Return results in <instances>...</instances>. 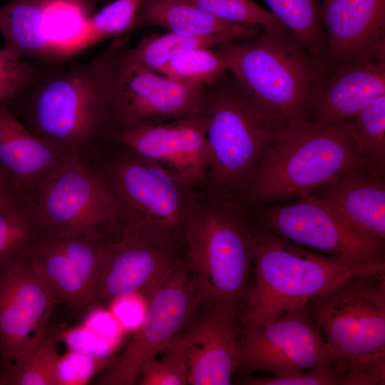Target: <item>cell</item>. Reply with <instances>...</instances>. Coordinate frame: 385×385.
<instances>
[{
	"instance_id": "1",
	"label": "cell",
	"mask_w": 385,
	"mask_h": 385,
	"mask_svg": "<svg viewBox=\"0 0 385 385\" xmlns=\"http://www.w3.org/2000/svg\"><path fill=\"white\" fill-rule=\"evenodd\" d=\"M239 199L195 201L185 220L183 262L201 304L240 317L249 297L255 225Z\"/></svg>"
},
{
	"instance_id": "2",
	"label": "cell",
	"mask_w": 385,
	"mask_h": 385,
	"mask_svg": "<svg viewBox=\"0 0 385 385\" xmlns=\"http://www.w3.org/2000/svg\"><path fill=\"white\" fill-rule=\"evenodd\" d=\"M202 111L211 155L206 182L215 199L239 198L249 175L289 125L230 71L204 86Z\"/></svg>"
},
{
	"instance_id": "3",
	"label": "cell",
	"mask_w": 385,
	"mask_h": 385,
	"mask_svg": "<svg viewBox=\"0 0 385 385\" xmlns=\"http://www.w3.org/2000/svg\"><path fill=\"white\" fill-rule=\"evenodd\" d=\"M362 163H366L348 119L322 126L302 120L289 124L284 136L265 153L239 199L245 205H262L298 198Z\"/></svg>"
},
{
	"instance_id": "4",
	"label": "cell",
	"mask_w": 385,
	"mask_h": 385,
	"mask_svg": "<svg viewBox=\"0 0 385 385\" xmlns=\"http://www.w3.org/2000/svg\"><path fill=\"white\" fill-rule=\"evenodd\" d=\"M252 286L240 319L267 324L304 309L312 299L349 275L360 273L341 260L282 239L255 224Z\"/></svg>"
},
{
	"instance_id": "5",
	"label": "cell",
	"mask_w": 385,
	"mask_h": 385,
	"mask_svg": "<svg viewBox=\"0 0 385 385\" xmlns=\"http://www.w3.org/2000/svg\"><path fill=\"white\" fill-rule=\"evenodd\" d=\"M215 48L241 85L288 125L307 119L319 73L306 47L286 27L262 28Z\"/></svg>"
},
{
	"instance_id": "6",
	"label": "cell",
	"mask_w": 385,
	"mask_h": 385,
	"mask_svg": "<svg viewBox=\"0 0 385 385\" xmlns=\"http://www.w3.org/2000/svg\"><path fill=\"white\" fill-rule=\"evenodd\" d=\"M127 153L104 175L118 211L114 238L175 247L195 202L188 192L190 188L156 164Z\"/></svg>"
},
{
	"instance_id": "7",
	"label": "cell",
	"mask_w": 385,
	"mask_h": 385,
	"mask_svg": "<svg viewBox=\"0 0 385 385\" xmlns=\"http://www.w3.org/2000/svg\"><path fill=\"white\" fill-rule=\"evenodd\" d=\"M123 44L117 40L91 61L114 131L176 120L201 108L204 86L140 66L129 58Z\"/></svg>"
},
{
	"instance_id": "8",
	"label": "cell",
	"mask_w": 385,
	"mask_h": 385,
	"mask_svg": "<svg viewBox=\"0 0 385 385\" xmlns=\"http://www.w3.org/2000/svg\"><path fill=\"white\" fill-rule=\"evenodd\" d=\"M304 309L343 377L352 364L385 356V270L351 274Z\"/></svg>"
},
{
	"instance_id": "9",
	"label": "cell",
	"mask_w": 385,
	"mask_h": 385,
	"mask_svg": "<svg viewBox=\"0 0 385 385\" xmlns=\"http://www.w3.org/2000/svg\"><path fill=\"white\" fill-rule=\"evenodd\" d=\"M24 96L27 128L62 154L81 153L113 132L91 61L38 73Z\"/></svg>"
},
{
	"instance_id": "10",
	"label": "cell",
	"mask_w": 385,
	"mask_h": 385,
	"mask_svg": "<svg viewBox=\"0 0 385 385\" xmlns=\"http://www.w3.org/2000/svg\"><path fill=\"white\" fill-rule=\"evenodd\" d=\"M42 229L61 236L114 238L118 211L104 175L81 153L63 154L24 200Z\"/></svg>"
},
{
	"instance_id": "11",
	"label": "cell",
	"mask_w": 385,
	"mask_h": 385,
	"mask_svg": "<svg viewBox=\"0 0 385 385\" xmlns=\"http://www.w3.org/2000/svg\"><path fill=\"white\" fill-rule=\"evenodd\" d=\"M262 210L257 223L285 240L337 257L358 272L385 270V241L363 234L317 196Z\"/></svg>"
},
{
	"instance_id": "12",
	"label": "cell",
	"mask_w": 385,
	"mask_h": 385,
	"mask_svg": "<svg viewBox=\"0 0 385 385\" xmlns=\"http://www.w3.org/2000/svg\"><path fill=\"white\" fill-rule=\"evenodd\" d=\"M201 301L184 262L148 302L145 317L124 350L107 365L98 382L131 385L142 364L161 353L187 328Z\"/></svg>"
},
{
	"instance_id": "13",
	"label": "cell",
	"mask_w": 385,
	"mask_h": 385,
	"mask_svg": "<svg viewBox=\"0 0 385 385\" xmlns=\"http://www.w3.org/2000/svg\"><path fill=\"white\" fill-rule=\"evenodd\" d=\"M242 332L238 369L242 372L283 376L334 363L304 309L287 312L270 324L242 326Z\"/></svg>"
},
{
	"instance_id": "14",
	"label": "cell",
	"mask_w": 385,
	"mask_h": 385,
	"mask_svg": "<svg viewBox=\"0 0 385 385\" xmlns=\"http://www.w3.org/2000/svg\"><path fill=\"white\" fill-rule=\"evenodd\" d=\"M110 138L190 188L206 182L211 155L202 106L176 120L114 131Z\"/></svg>"
},
{
	"instance_id": "15",
	"label": "cell",
	"mask_w": 385,
	"mask_h": 385,
	"mask_svg": "<svg viewBox=\"0 0 385 385\" xmlns=\"http://www.w3.org/2000/svg\"><path fill=\"white\" fill-rule=\"evenodd\" d=\"M183 264L175 247L124 239H108L95 274L87 308L133 294L149 302Z\"/></svg>"
},
{
	"instance_id": "16",
	"label": "cell",
	"mask_w": 385,
	"mask_h": 385,
	"mask_svg": "<svg viewBox=\"0 0 385 385\" xmlns=\"http://www.w3.org/2000/svg\"><path fill=\"white\" fill-rule=\"evenodd\" d=\"M321 14L325 41L315 61L319 76L344 63L385 62V0H327Z\"/></svg>"
},
{
	"instance_id": "17",
	"label": "cell",
	"mask_w": 385,
	"mask_h": 385,
	"mask_svg": "<svg viewBox=\"0 0 385 385\" xmlns=\"http://www.w3.org/2000/svg\"><path fill=\"white\" fill-rule=\"evenodd\" d=\"M54 304L26 256L0 272V350L6 367L41 337Z\"/></svg>"
},
{
	"instance_id": "18",
	"label": "cell",
	"mask_w": 385,
	"mask_h": 385,
	"mask_svg": "<svg viewBox=\"0 0 385 385\" xmlns=\"http://www.w3.org/2000/svg\"><path fill=\"white\" fill-rule=\"evenodd\" d=\"M87 236H61L43 230L26 255L56 303L75 312L87 308L91 285L106 241Z\"/></svg>"
},
{
	"instance_id": "19",
	"label": "cell",
	"mask_w": 385,
	"mask_h": 385,
	"mask_svg": "<svg viewBox=\"0 0 385 385\" xmlns=\"http://www.w3.org/2000/svg\"><path fill=\"white\" fill-rule=\"evenodd\" d=\"M207 308L170 344L185 359L188 384L229 385L239 366L242 325L240 317L227 310Z\"/></svg>"
},
{
	"instance_id": "20",
	"label": "cell",
	"mask_w": 385,
	"mask_h": 385,
	"mask_svg": "<svg viewBox=\"0 0 385 385\" xmlns=\"http://www.w3.org/2000/svg\"><path fill=\"white\" fill-rule=\"evenodd\" d=\"M385 96V62L344 63L319 76L307 118L314 125L349 119Z\"/></svg>"
},
{
	"instance_id": "21",
	"label": "cell",
	"mask_w": 385,
	"mask_h": 385,
	"mask_svg": "<svg viewBox=\"0 0 385 385\" xmlns=\"http://www.w3.org/2000/svg\"><path fill=\"white\" fill-rule=\"evenodd\" d=\"M309 194L363 234L385 241V168L360 164Z\"/></svg>"
},
{
	"instance_id": "22",
	"label": "cell",
	"mask_w": 385,
	"mask_h": 385,
	"mask_svg": "<svg viewBox=\"0 0 385 385\" xmlns=\"http://www.w3.org/2000/svg\"><path fill=\"white\" fill-rule=\"evenodd\" d=\"M63 154L0 108V170L24 200Z\"/></svg>"
},
{
	"instance_id": "23",
	"label": "cell",
	"mask_w": 385,
	"mask_h": 385,
	"mask_svg": "<svg viewBox=\"0 0 385 385\" xmlns=\"http://www.w3.org/2000/svg\"><path fill=\"white\" fill-rule=\"evenodd\" d=\"M53 0H9L0 6L4 48L20 58L54 63L68 56L51 37L48 11Z\"/></svg>"
},
{
	"instance_id": "24",
	"label": "cell",
	"mask_w": 385,
	"mask_h": 385,
	"mask_svg": "<svg viewBox=\"0 0 385 385\" xmlns=\"http://www.w3.org/2000/svg\"><path fill=\"white\" fill-rule=\"evenodd\" d=\"M159 26L186 36H224L235 40L252 37L262 29L222 20L185 0H145L135 27Z\"/></svg>"
},
{
	"instance_id": "25",
	"label": "cell",
	"mask_w": 385,
	"mask_h": 385,
	"mask_svg": "<svg viewBox=\"0 0 385 385\" xmlns=\"http://www.w3.org/2000/svg\"><path fill=\"white\" fill-rule=\"evenodd\" d=\"M43 230L26 202L12 196L0 204V272L22 259Z\"/></svg>"
},
{
	"instance_id": "26",
	"label": "cell",
	"mask_w": 385,
	"mask_h": 385,
	"mask_svg": "<svg viewBox=\"0 0 385 385\" xmlns=\"http://www.w3.org/2000/svg\"><path fill=\"white\" fill-rule=\"evenodd\" d=\"M270 11L306 47L312 58L319 57L325 35L318 0H263Z\"/></svg>"
},
{
	"instance_id": "27",
	"label": "cell",
	"mask_w": 385,
	"mask_h": 385,
	"mask_svg": "<svg viewBox=\"0 0 385 385\" xmlns=\"http://www.w3.org/2000/svg\"><path fill=\"white\" fill-rule=\"evenodd\" d=\"M57 342L45 331L31 347L6 367V384L58 385Z\"/></svg>"
},
{
	"instance_id": "28",
	"label": "cell",
	"mask_w": 385,
	"mask_h": 385,
	"mask_svg": "<svg viewBox=\"0 0 385 385\" xmlns=\"http://www.w3.org/2000/svg\"><path fill=\"white\" fill-rule=\"evenodd\" d=\"M237 41L224 36H186L172 32L150 34L133 48H125L126 54L140 66L158 72L177 55L197 48H214Z\"/></svg>"
},
{
	"instance_id": "29",
	"label": "cell",
	"mask_w": 385,
	"mask_h": 385,
	"mask_svg": "<svg viewBox=\"0 0 385 385\" xmlns=\"http://www.w3.org/2000/svg\"><path fill=\"white\" fill-rule=\"evenodd\" d=\"M144 1L114 0L92 14L85 22L83 34L76 51L118 37L135 29L137 14Z\"/></svg>"
},
{
	"instance_id": "30",
	"label": "cell",
	"mask_w": 385,
	"mask_h": 385,
	"mask_svg": "<svg viewBox=\"0 0 385 385\" xmlns=\"http://www.w3.org/2000/svg\"><path fill=\"white\" fill-rule=\"evenodd\" d=\"M227 70L225 59L214 48H197L180 53L158 73L188 84L205 86L213 83Z\"/></svg>"
},
{
	"instance_id": "31",
	"label": "cell",
	"mask_w": 385,
	"mask_h": 385,
	"mask_svg": "<svg viewBox=\"0 0 385 385\" xmlns=\"http://www.w3.org/2000/svg\"><path fill=\"white\" fill-rule=\"evenodd\" d=\"M364 160L385 168V96L348 119Z\"/></svg>"
},
{
	"instance_id": "32",
	"label": "cell",
	"mask_w": 385,
	"mask_h": 385,
	"mask_svg": "<svg viewBox=\"0 0 385 385\" xmlns=\"http://www.w3.org/2000/svg\"><path fill=\"white\" fill-rule=\"evenodd\" d=\"M225 21L264 29L284 26L270 11L252 0H185Z\"/></svg>"
},
{
	"instance_id": "33",
	"label": "cell",
	"mask_w": 385,
	"mask_h": 385,
	"mask_svg": "<svg viewBox=\"0 0 385 385\" xmlns=\"http://www.w3.org/2000/svg\"><path fill=\"white\" fill-rule=\"evenodd\" d=\"M38 71L29 62L0 47V108L22 98L34 83Z\"/></svg>"
},
{
	"instance_id": "34",
	"label": "cell",
	"mask_w": 385,
	"mask_h": 385,
	"mask_svg": "<svg viewBox=\"0 0 385 385\" xmlns=\"http://www.w3.org/2000/svg\"><path fill=\"white\" fill-rule=\"evenodd\" d=\"M159 359L150 357L141 365L139 384L184 385L188 383L185 359L180 350L171 344L162 351Z\"/></svg>"
},
{
	"instance_id": "35",
	"label": "cell",
	"mask_w": 385,
	"mask_h": 385,
	"mask_svg": "<svg viewBox=\"0 0 385 385\" xmlns=\"http://www.w3.org/2000/svg\"><path fill=\"white\" fill-rule=\"evenodd\" d=\"M343 374L334 363L325 364L296 374L272 377L247 376L249 385H342Z\"/></svg>"
},
{
	"instance_id": "36",
	"label": "cell",
	"mask_w": 385,
	"mask_h": 385,
	"mask_svg": "<svg viewBox=\"0 0 385 385\" xmlns=\"http://www.w3.org/2000/svg\"><path fill=\"white\" fill-rule=\"evenodd\" d=\"M106 358L84 353H71L58 362V385L83 384L95 374Z\"/></svg>"
},
{
	"instance_id": "37",
	"label": "cell",
	"mask_w": 385,
	"mask_h": 385,
	"mask_svg": "<svg viewBox=\"0 0 385 385\" xmlns=\"http://www.w3.org/2000/svg\"><path fill=\"white\" fill-rule=\"evenodd\" d=\"M14 195H16V193L13 190L7 179L0 170V204Z\"/></svg>"
},
{
	"instance_id": "38",
	"label": "cell",
	"mask_w": 385,
	"mask_h": 385,
	"mask_svg": "<svg viewBox=\"0 0 385 385\" xmlns=\"http://www.w3.org/2000/svg\"><path fill=\"white\" fill-rule=\"evenodd\" d=\"M6 384V366L4 363H0V385Z\"/></svg>"
},
{
	"instance_id": "39",
	"label": "cell",
	"mask_w": 385,
	"mask_h": 385,
	"mask_svg": "<svg viewBox=\"0 0 385 385\" xmlns=\"http://www.w3.org/2000/svg\"><path fill=\"white\" fill-rule=\"evenodd\" d=\"M0 362L4 363L3 361H2L1 355V350H0Z\"/></svg>"
},
{
	"instance_id": "40",
	"label": "cell",
	"mask_w": 385,
	"mask_h": 385,
	"mask_svg": "<svg viewBox=\"0 0 385 385\" xmlns=\"http://www.w3.org/2000/svg\"><path fill=\"white\" fill-rule=\"evenodd\" d=\"M88 1L92 3L94 0H88Z\"/></svg>"
},
{
	"instance_id": "41",
	"label": "cell",
	"mask_w": 385,
	"mask_h": 385,
	"mask_svg": "<svg viewBox=\"0 0 385 385\" xmlns=\"http://www.w3.org/2000/svg\"><path fill=\"white\" fill-rule=\"evenodd\" d=\"M326 1H327V0H322V2Z\"/></svg>"
}]
</instances>
